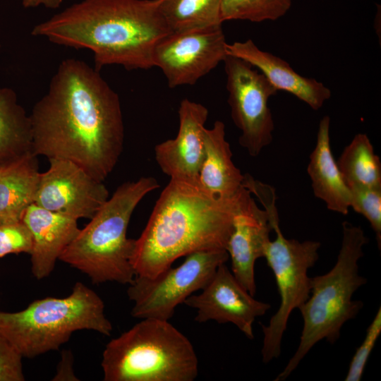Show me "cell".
<instances>
[{
	"mask_svg": "<svg viewBox=\"0 0 381 381\" xmlns=\"http://www.w3.org/2000/svg\"><path fill=\"white\" fill-rule=\"evenodd\" d=\"M30 117L36 155L71 161L102 181L114 170L124 143L120 99L85 61L61 62Z\"/></svg>",
	"mask_w": 381,
	"mask_h": 381,
	"instance_id": "6da1fadb",
	"label": "cell"
},
{
	"mask_svg": "<svg viewBox=\"0 0 381 381\" xmlns=\"http://www.w3.org/2000/svg\"><path fill=\"white\" fill-rule=\"evenodd\" d=\"M251 195L243 187L235 195L218 196L198 179H170L135 239L131 265L135 275L153 277L181 257L226 250L234 218Z\"/></svg>",
	"mask_w": 381,
	"mask_h": 381,
	"instance_id": "7a4b0ae2",
	"label": "cell"
},
{
	"mask_svg": "<svg viewBox=\"0 0 381 381\" xmlns=\"http://www.w3.org/2000/svg\"><path fill=\"white\" fill-rule=\"evenodd\" d=\"M171 32L156 0H83L34 26L31 35L94 54L95 68L155 66L158 42Z\"/></svg>",
	"mask_w": 381,
	"mask_h": 381,
	"instance_id": "3957f363",
	"label": "cell"
},
{
	"mask_svg": "<svg viewBox=\"0 0 381 381\" xmlns=\"http://www.w3.org/2000/svg\"><path fill=\"white\" fill-rule=\"evenodd\" d=\"M159 184L154 177H140L120 185L111 198L66 246L59 260L87 274L92 283L131 284L135 239L127 229L137 205Z\"/></svg>",
	"mask_w": 381,
	"mask_h": 381,
	"instance_id": "277c9868",
	"label": "cell"
},
{
	"mask_svg": "<svg viewBox=\"0 0 381 381\" xmlns=\"http://www.w3.org/2000/svg\"><path fill=\"white\" fill-rule=\"evenodd\" d=\"M368 238L363 230L342 223V241L337 260L326 274L310 277V294L298 308L303 320L298 346L275 381L286 380L320 341L334 344L344 324L357 315L363 303L352 300L354 292L367 283L359 274L358 261Z\"/></svg>",
	"mask_w": 381,
	"mask_h": 381,
	"instance_id": "5b68a950",
	"label": "cell"
},
{
	"mask_svg": "<svg viewBox=\"0 0 381 381\" xmlns=\"http://www.w3.org/2000/svg\"><path fill=\"white\" fill-rule=\"evenodd\" d=\"M83 329L109 336L113 327L102 298L81 282L66 297L37 299L17 312L0 311V335L23 358L58 350L73 332Z\"/></svg>",
	"mask_w": 381,
	"mask_h": 381,
	"instance_id": "8992f818",
	"label": "cell"
},
{
	"mask_svg": "<svg viewBox=\"0 0 381 381\" xmlns=\"http://www.w3.org/2000/svg\"><path fill=\"white\" fill-rule=\"evenodd\" d=\"M105 381H193L198 361L189 339L169 322L142 319L102 353Z\"/></svg>",
	"mask_w": 381,
	"mask_h": 381,
	"instance_id": "52a82bcc",
	"label": "cell"
},
{
	"mask_svg": "<svg viewBox=\"0 0 381 381\" xmlns=\"http://www.w3.org/2000/svg\"><path fill=\"white\" fill-rule=\"evenodd\" d=\"M276 238L270 241L264 257L274 273L280 304L267 325H262L263 342L261 350L262 362L267 363L277 358L291 312L298 309L310 294V277L308 270L319 258L320 243L315 241H298L286 238L281 231L279 221L271 223Z\"/></svg>",
	"mask_w": 381,
	"mask_h": 381,
	"instance_id": "ba28073f",
	"label": "cell"
},
{
	"mask_svg": "<svg viewBox=\"0 0 381 381\" xmlns=\"http://www.w3.org/2000/svg\"><path fill=\"white\" fill-rule=\"evenodd\" d=\"M229 260L225 249L201 250L186 256L179 266H171L153 277L135 275L127 296L133 302L135 318L169 320L175 308L210 282L218 267Z\"/></svg>",
	"mask_w": 381,
	"mask_h": 381,
	"instance_id": "9c48e42d",
	"label": "cell"
},
{
	"mask_svg": "<svg viewBox=\"0 0 381 381\" xmlns=\"http://www.w3.org/2000/svg\"><path fill=\"white\" fill-rule=\"evenodd\" d=\"M222 62L231 116L241 131L239 144L251 157H257L273 139L268 100L277 90L247 61L227 54Z\"/></svg>",
	"mask_w": 381,
	"mask_h": 381,
	"instance_id": "30bf717a",
	"label": "cell"
},
{
	"mask_svg": "<svg viewBox=\"0 0 381 381\" xmlns=\"http://www.w3.org/2000/svg\"><path fill=\"white\" fill-rule=\"evenodd\" d=\"M222 25L171 32L155 47L153 62L170 88L194 85L226 56Z\"/></svg>",
	"mask_w": 381,
	"mask_h": 381,
	"instance_id": "8fae6325",
	"label": "cell"
},
{
	"mask_svg": "<svg viewBox=\"0 0 381 381\" xmlns=\"http://www.w3.org/2000/svg\"><path fill=\"white\" fill-rule=\"evenodd\" d=\"M49 161V168L40 173L35 204L77 220L91 219L109 198L104 181L71 161Z\"/></svg>",
	"mask_w": 381,
	"mask_h": 381,
	"instance_id": "7c38bea8",
	"label": "cell"
},
{
	"mask_svg": "<svg viewBox=\"0 0 381 381\" xmlns=\"http://www.w3.org/2000/svg\"><path fill=\"white\" fill-rule=\"evenodd\" d=\"M197 310L195 320L232 323L248 339L254 338L253 324L271 308L258 301L234 277L226 263L220 265L199 294H192L183 302Z\"/></svg>",
	"mask_w": 381,
	"mask_h": 381,
	"instance_id": "4fadbf2b",
	"label": "cell"
},
{
	"mask_svg": "<svg viewBox=\"0 0 381 381\" xmlns=\"http://www.w3.org/2000/svg\"><path fill=\"white\" fill-rule=\"evenodd\" d=\"M176 136L155 147V159L170 179H198L204 155V131L208 109L187 98L180 102Z\"/></svg>",
	"mask_w": 381,
	"mask_h": 381,
	"instance_id": "5bb4252c",
	"label": "cell"
},
{
	"mask_svg": "<svg viewBox=\"0 0 381 381\" xmlns=\"http://www.w3.org/2000/svg\"><path fill=\"white\" fill-rule=\"evenodd\" d=\"M272 230L268 213L258 206L251 195L234 218L226 250L233 275L253 296L256 293L255 264L264 257Z\"/></svg>",
	"mask_w": 381,
	"mask_h": 381,
	"instance_id": "9a60e30c",
	"label": "cell"
},
{
	"mask_svg": "<svg viewBox=\"0 0 381 381\" xmlns=\"http://www.w3.org/2000/svg\"><path fill=\"white\" fill-rule=\"evenodd\" d=\"M226 53L247 61L262 73L277 91L294 95L313 110L320 109L331 97V90L322 83L298 74L286 61L261 50L251 40L227 43Z\"/></svg>",
	"mask_w": 381,
	"mask_h": 381,
	"instance_id": "2e32d148",
	"label": "cell"
},
{
	"mask_svg": "<svg viewBox=\"0 0 381 381\" xmlns=\"http://www.w3.org/2000/svg\"><path fill=\"white\" fill-rule=\"evenodd\" d=\"M22 221L32 237L31 272L37 279H42L50 275L64 250L79 232L77 219L33 203L25 210Z\"/></svg>",
	"mask_w": 381,
	"mask_h": 381,
	"instance_id": "e0dca14e",
	"label": "cell"
},
{
	"mask_svg": "<svg viewBox=\"0 0 381 381\" xmlns=\"http://www.w3.org/2000/svg\"><path fill=\"white\" fill-rule=\"evenodd\" d=\"M329 125V116L322 117L307 171L315 196L325 202L328 210L346 215L351 193L332 153Z\"/></svg>",
	"mask_w": 381,
	"mask_h": 381,
	"instance_id": "ac0fdd59",
	"label": "cell"
},
{
	"mask_svg": "<svg viewBox=\"0 0 381 381\" xmlns=\"http://www.w3.org/2000/svg\"><path fill=\"white\" fill-rule=\"evenodd\" d=\"M40 176L32 151L0 164V224L22 220L35 202Z\"/></svg>",
	"mask_w": 381,
	"mask_h": 381,
	"instance_id": "d6986e66",
	"label": "cell"
},
{
	"mask_svg": "<svg viewBox=\"0 0 381 381\" xmlns=\"http://www.w3.org/2000/svg\"><path fill=\"white\" fill-rule=\"evenodd\" d=\"M244 175L234 165L226 139L225 125L216 121L204 131V155L198 174L200 184L211 193L231 197L243 188Z\"/></svg>",
	"mask_w": 381,
	"mask_h": 381,
	"instance_id": "ffe728a7",
	"label": "cell"
},
{
	"mask_svg": "<svg viewBox=\"0 0 381 381\" xmlns=\"http://www.w3.org/2000/svg\"><path fill=\"white\" fill-rule=\"evenodd\" d=\"M30 151L32 131L30 115L18 103L13 89L0 86V164Z\"/></svg>",
	"mask_w": 381,
	"mask_h": 381,
	"instance_id": "44dd1931",
	"label": "cell"
},
{
	"mask_svg": "<svg viewBox=\"0 0 381 381\" xmlns=\"http://www.w3.org/2000/svg\"><path fill=\"white\" fill-rule=\"evenodd\" d=\"M337 163L348 187L381 188L380 157L367 135L356 134Z\"/></svg>",
	"mask_w": 381,
	"mask_h": 381,
	"instance_id": "7402d4cb",
	"label": "cell"
},
{
	"mask_svg": "<svg viewBox=\"0 0 381 381\" xmlns=\"http://www.w3.org/2000/svg\"><path fill=\"white\" fill-rule=\"evenodd\" d=\"M171 32L222 25V0H156Z\"/></svg>",
	"mask_w": 381,
	"mask_h": 381,
	"instance_id": "603a6c76",
	"label": "cell"
},
{
	"mask_svg": "<svg viewBox=\"0 0 381 381\" xmlns=\"http://www.w3.org/2000/svg\"><path fill=\"white\" fill-rule=\"evenodd\" d=\"M291 5V0H222L221 17L223 22L275 20L284 16Z\"/></svg>",
	"mask_w": 381,
	"mask_h": 381,
	"instance_id": "cb8c5ba5",
	"label": "cell"
},
{
	"mask_svg": "<svg viewBox=\"0 0 381 381\" xmlns=\"http://www.w3.org/2000/svg\"><path fill=\"white\" fill-rule=\"evenodd\" d=\"M351 193L350 207L362 214L370 223L376 236L377 246L381 248V188L349 187Z\"/></svg>",
	"mask_w": 381,
	"mask_h": 381,
	"instance_id": "d4e9b609",
	"label": "cell"
},
{
	"mask_svg": "<svg viewBox=\"0 0 381 381\" xmlns=\"http://www.w3.org/2000/svg\"><path fill=\"white\" fill-rule=\"evenodd\" d=\"M381 333V308L379 307L361 344L356 349L349 364L345 381H360L368 358Z\"/></svg>",
	"mask_w": 381,
	"mask_h": 381,
	"instance_id": "484cf974",
	"label": "cell"
},
{
	"mask_svg": "<svg viewBox=\"0 0 381 381\" xmlns=\"http://www.w3.org/2000/svg\"><path fill=\"white\" fill-rule=\"evenodd\" d=\"M32 247L31 232L22 220L0 224V258L9 254H30Z\"/></svg>",
	"mask_w": 381,
	"mask_h": 381,
	"instance_id": "4316f807",
	"label": "cell"
},
{
	"mask_svg": "<svg viewBox=\"0 0 381 381\" xmlns=\"http://www.w3.org/2000/svg\"><path fill=\"white\" fill-rule=\"evenodd\" d=\"M23 356L0 335V381H23Z\"/></svg>",
	"mask_w": 381,
	"mask_h": 381,
	"instance_id": "83f0119b",
	"label": "cell"
},
{
	"mask_svg": "<svg viewBox=\"0 0 381 381\" xmlns=\"http://www.w3.org/2000/svg\"><path fill=\"white\" fill-rule=\"evenodd\" d=\"M72 355L71 352L66 351L62 355V359L59 365L57 373L54 377V380H71L73 377L66 370H72ZM74 378V377H73Z\"/></svg>",
	"mask_w": 381,
	"mask_h": 381,
	"instance_id": "f1b7e54d",
	"label": "cell"
},
{
	"mask_svg": "<svg viewBox=\"0 0 381 381\" xmlns=\"http://www.w3.org/2000/svg\"><path fill=\"white\" fill-rule=\"evenodd\" d=\"M63 0H22V4L25 8H35L43 5L50 9L59 8Z\"/></svg>",
	"mask_w": 381,
	"mask_h": 381,
	"instance_id": "f546056e",
	"label": "cell"
},
{
	"mask_svg": "<svg viewBox=\"0 0 381 381\" xmlns=\"http://www.w3.org/2000/svg\"><path fill=\"white\" fill-rule=\"evenodd\" d=\"M159 1H164V0H159Z\"/></svg>",
	"mask_w": 381,
	"mask_h": 381,
	"instance_id": "4dcf8cb0",
	"label": "cell"
},
{
	"mask_svg": "<svg viewBox=\"0 0 381 381\" xmlns=\"http://www.w3.org/2000/svg\"><path fill=\"white\" fill-rule=\"evenodd\" d=\"M0 47H1V45H0Z\"/></svg>",
	"mask_w": 381,
	"mask_h": 381,
	"instance_id": "1f68e13d",
	"label": "cell"
}]
</instances>
